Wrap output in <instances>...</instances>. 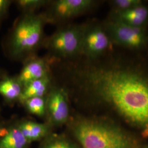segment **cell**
Masks as SVG:
<instances>
[{
    "label": "cell",
    "instance_id": "obj_1",
    "mask_svg": "<svg viewBox=\"0 0 148 148\" xmlns=\"http://www.w3.org/2000/svg\"><path fill=\"white\" fill-rule=\"evenodd\" d=\"M77 85L111 106L122 116L148 128V75L117 65L87 66L75 72Z\"/></svg>",
    "mask_w": 148,
    "mask_h": 148
},
{
    "label": "cell",
    "instance_id": "obj_2",
    "mask_svg": "<svg viewBox=\"0 0 148 148\" xmlns=\"http://www.w3.org/2000/svg\"><path fill=\"white\" fill-rule=\"evenodd\" d=\"M46 16L25 14L16 23L9 41L12 57L19 58L34 51L42 41Z\"/></svg>",
    "mask_w": 148,
    "mask_h": 148
},
{
    "label": "cell",
    "instance_id": "obj_3",
    "mask_svg": "<svg viewBox=\"0 0 148 148\" xmlns=\"http://www.w3.org/2000/svg\"><path fill=\"white\" fill-rule=\"evenodd\" d=\"M75 133L84 148H130L126 136L116 128L92 121L79 122Z\"/></svg>",
    "mask_w": 148,
    "mask_h": 148
},
{
    "label": "cell",
    "instance_id": "obj_4",
    "mask_svg": "<svg viewBox=\"0 0 148 148\" xmlns=\"http://www.w3.org/2000/svg\"><path fill=\"white\" fill-rule=\"evenodd\" d=\"M85 28L83 26L72 25L59 29L48 39L47 46L55 54L64 58L81 54Z\"/></svg>",
    "mask_w": 148,
    "mask_h": 148
},
{
    "label": "cell",
    "instance_id": "obj_5",
    "mask_svg": "<svg viewBox=\"0 0 148 148\" xmlns=\"http://www.w3.org/2000/svg\"><path fill=\"white\" fill-rule=\"evenodd\" d=\"M108 32L119 44L131 48H139L145 44L147 37L143 27L128 25L116 19L108 24Z\"/></svg>",
    "mask_w": 148,
    "mask_h": 148
},
{
    "label": "cell",
    "instance_id": "obj_6",
    "mask_svg": "<svg viewBox=\"0 0 148 148\" xmlns=\"http://www.w3.org/2000/svg\"><path fill=\"white\" fill-rule=\"evenodd\" d=\"M110 43L108 35L101 27L99 25L85 27L81 54L95 58L106 52Z\"/></svg>",
    "mask_w": 148,
    "mask_h": 148
},
{
    "label": "cell",
    "instance_id": "obj_7",
    "mask_svg": "<svg viewBox=\"0 0 148 148\" xmlns=\"http://www.w3.org/2000/svg\"><path fill=\"white\" fill-rule=\"evenodd\" d=\"M95 3L91 0H57L52 3L49 13L46 16L48 21L69 19L89 10Z\"/></svg>",
    "mask_w": 148,
    "mask_h": 148
},
{
    "label": "cell",
    "instance_id": "obj_8",
    "mask_svg": "<svg viewBox=\"0 0 148 148\" xmlns=\"http://www.w3.org/2000/svg\"><path fill=\"white\" fill-rule=\"evenodd\" d=\"M46 109L51 121L56 124H63L69 118L67 95L62 88L54 87L48 93Z\"/></svg>",
    "mask_w": 148,
    "mask_h": 148
},
{
    "label": "cell",
    "instance_id": "obj_9",
    "mask_svg": "<svg viewBox=\"0 0 148 148\" xmlns=\"http://www.w3.org/2000/svg\"><path fill=\"white\" fill-rule=\"evenodd\" d=\"M49 75L48 67L42 59H33L24 65L17 79L23 87L29 83Z\"/></svg>",
    "mask_w": 148,
    "mask_h": 148
},
{
    "label": "cell",
    "instance_id": "obj_10",
    "mask_svg": "<svg viewBox=\"0 0 148 148\" xmlns=\"http://www.w3.org/2000/svg\"><path fill=\"white\" fill-rule=\"evenodd\" d=\"M148 18V8L143 4L117 13V20L133 27H143Z\"/></svg>",
    "mask_w": 148,
    "mask_h": 148
},
{
    "label": "cell",
    "instance_id": "obj_11",
    "mask_svg": "<svg viewBox=\"0 0 148 148\" xmlns=\"http://www.w3.org/2000/svg\"><path fill=\"white\" fill-rule=\"evenodd\" d=\"M51 79L49 75L29 83L23 87L19 101L21 103L34 97H43L49 89Z\"/></svg>",
    "mask_w": 148,
    "mask_h": 148
},
{
    "label": "cell",
    "instance_id": "obj_12",
    "mask_svg": "<svg viewBox=\"0 0 148 148\" xmlns=\"http://www.w3.org/2000/svg\"><path fill=\"white\" fill-rule=\"evenodd\" d=\"M22 90L17 77L5 76L0 79V95L8 101L19 100Z\"/></svg>",
    "mask_w": 148,
    "mask_h": 148
},
{
    "label": "cell",
    "instance_id": "obj_13",
    "mask_svg": "<svg viewBox=\"0 0 148 148\" xmlns=\"http://www.w3.org/2000/svg\"><path fill=\"white\" fill-rule=\"evenodd\" d=\"M18 127L27 141L39 139L47 131L46 125L30 121L22 122Z\"/></svg>",
    "mask_w": 148,
    "mask_h": 148
},
{
    "label": "cell",
    "instance_id": "obj_14",
    "mask_svg": "<svg viewBox=\"0 0 148 148\" xmlns=\"http://www.w3.org/2000/svg\"><path fill=\"white\" fill-rule=\"evenodd\" d=\"M27 142L18 127L7 131L0 141V148H24Z\"/></svg>",
    "mask_w": 148,
    "mask_h": 148
},
{
    "label": "cell",
    "instance_id": "obj_15",
    "mask_svg": "<svg viewBox=\"0 0 148 148\" xmlns=\"http://www.w3.org/2000/svg\"><path fill=\"white\" fill-rule=\"evenodd\" d=\"M24 103L27 110L32 114L42 116L46 110V101L43 97H34L25 101Z\"/></svg>",
    "mask_w": 148,
    "mask_h": 148
},
{
    "label": "cell",
    "instance_id": "obj_16",
    "mask_svg": "<svg viewBox=\"0 0 148 148\" xmlns=\"http://www.w3.org/2000/svg\"><path fill=\"white\" fill-rule=\"evenodd\" d=\"M49 1L46 0H18L16 1L18 7L27 13H34V12L46 5Z\"/></svg>",
    "mask_w": 148,
    "mask_h": 148
},
{
    "label": "cell",
    "instance_id": "obj_17",
    "mask_svg": "<svg viewBox=\"0 0 148 148\" xmlns=\"http://www.w3.org/2000/svg\"><path fill=\"white\" fill-rule=\"evenodd\" d=\"M113 3L119 11H124L140 5L142 2L140 0H115Z\"/></svg>",
    "mask_w": 148,
    "mask_h": 148
},
{
    "label": "cell",
    "instance_id": "obj_18",
    "mask_svg": "<svg viewBox=\"0 0 148 148\" xmlns=\"http://www.w3.org/2000/svg\"><path fill=\"white\" fill-rule=\"evenodd\" d=\"M43 148H73V147L66 141L56 140L48 144Z\"/></svg>",
    "mask_w": 148,
    "mask_h": 148
},
{
    "label": "cell",
    "instance_id": "obj_19",
    "mask_svg": "<svg viewBox=\"0 0 148 148\" xmlns=\"http://www.w3.org/2000/svg\"><path fill=\"white\" fill-rule=\"evenodd\" d=\"M11 3L12 1L9 0H0V23L7 13Z\"/></svg>",
    "mask_w": 148,
    "mask_h": 148
},
{
    "label": "cell",
    "instance_id": "obj_20",
    "mask_svg": "<svg viewBox=\"0 0 148 148\" xmlns=\"http://www.w3.org/2000/svg\"><path fill=\"white\" fill-rule=\"evenodd\" d=\"M1 131H2V130H0V134H1Z\"/></svg>",
    "mask_w": 148,
    "mask_h": 148
},
{
    "label": "cell",
    "instance_id": "obj_21",
    "mask_svg": "<svg viewBox=\"0 0 148 148\" xmlns=\"http://www.w3.org/2000/svg\"><path fill=\"white\" fill-rule=\"evenodd\" d=\"M1 78H2V77H1V76H0V79H1Z\"/></svg>",
    "mask_w": 148,
    "mask_h": 148
}]
</instances>
